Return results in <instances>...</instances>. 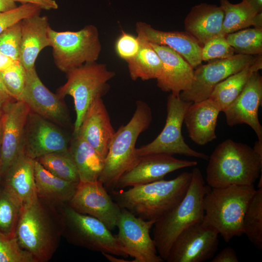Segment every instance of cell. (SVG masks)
<instances>
[{
  "label": "cell",
  "mask_w": 262,
  "mask_h": 262,
  "mask_svg": "<svg viewBox=\"0 0 262 262\" xmlns=\"http://www.w3.org/2000/svg\"><path fill=\"white\" fill-rule=\"evenodd\" d=\"M68 139L55 123L30 111L25 126L23 152L34 160L48 154L68 151Z\"/></svg>",
  "instance_id": "16"
},
{
  "label": "cell",
  "mask_w": 262,
  "mask_h": 262,
  "mask_svg": "<svg viewBox=\"0 0 262 262\" xmlns=\"http://www.w3.org/2000/svg\"><path fill=\"white\" fill-rule=\"evenodd\" d=\"M63 99L46 87L35 66L27 70L26 84L20 100L28 105L31 111L60 126H67L70 116Z\"/></svg>",
  "instance_id": "17"
},
{
  "label": "cell",
  "mask_w": 262,
  "mask_h": 262,
  "mask_svg": "<svg viewBox=\"0 0 262 262\" xmlns=\"http://www.w3.org/2000/svg\"><path fill=\"white\" fill-rule=\"evenodd\" d=\"M67 203L77 212L98 219L111 231L116 227L121 208L98 180L79 182Z\"/></svg>",
  "instance_id": "15"
},
{
  "label": "cell",
  "mask_w": 262,
  "mask_h": 262,
  "mask_svg": "<svg viewBox=\"0 0 262 262\" xmlns=\"http://www.w3.org/2000/svg\"><path fill=\"white\" fill-rule=\"evenodd\" d=\"M258 186V188H262V174H261V177H260V180L259 181Z\"/></svg>",
  "instance_id": "51"
},
{
  "label": "cell",
  "mask_w": 262,
  "mask_h": 262,
  "mask_svg": "<svg viewBox=\"0 0 262 262\" xmlns=\"http://www.w3.org/2000/svg\"><path fill=\"white\" fill-rule=\"evenodd\" d=\"M155 220H147L121 208L116 227L115 236L131 257L132 262H162L158 254L150 230Z\"/></svg>",
  "instance_id": "11"
},
{
  "label": "cell",
  "mask_w": 262,
  "mask_h": 262,
  "mask_svg": "<svg viewBox=\"0 0 262 262\" xmlns=\"http://www.w3.org/2000/svg\"><path fill=\"white\" fill-rule=\"evenodd\" d=\"M14 100L5 88L0 74V110L8 102Z\"/></svg>",
  "instance_id": "44"
},
{
  "label": "cell",
  "mask_w": 262,
  "mask_h": 262,
  "mask_svg": "<svg viewBox=\"0 0 262 262\" xmlns=\"http://www.w3.org/2000/svg\"><path fill=\"white\" fill-rule=\"evenodd\" d=\"M192 172H183L175 178L136 185L128 190L111 191L114 200L143 219L156 221L176 206L185 196Z\"/></svg>",
  "instance_id": "2"
},
{
  "label": "cell",
  "mask_w": 262,
  "mask_h": 262,
  "mask_svg": "<svg viewBox=\"0 0 262 262\" xmlns=\"http://www.w3.org/2000/svg\"><path fill=\"white\" fill-rule=\"evenodd\" d=\"M41 10V8L36 5L26 3L10 11L0 12V34L22 19L40 14Z\"/></svg>",
  "instance_id": "40"
},
{
  "label": "cell",
  "mask_w": 262,
  "mask_h": 262,
  "mask_svg": "<svg viewBox=\"0 0 262 262\" xmlns=\"http://www.w3.org/2000/svg\"><path fill=\"white\" fill-rule=\"evenodd\" d=\"M3 84L10 95L20 100L26 81L27 70L19 61H16L5 70L0 72Z\"/></svg>",
  "instance_id": "35"
},
{
  "label": "cell",
  "mask_w": 262,
  "mask_h": 262,
  "mask_svg": "<svg viewBox=\"0 0 262 262\" xmlns=\"http://www.w3.org/2000/svg\"><path fill=\"white\" fill-rule=\"evenodd\" d=\"M224 12L223 33L227 35L252 26L254 18L259 13L245 1L231 3L228 0H220Z\"/></svg>",
  "instance_id": "31"
},
{
  "label": "cell",
  "mask_w": 262,
  "mask_h": 262,
  "mask_svg": "<svg viewBox=\"0 0 262 262\" xmlns=\"http://www.w3.org/2000/svg\"><path fill=\"white\" fill-rule=\"evenodd\" d=\"M102 254L106 259H107L108 261L111 262H132V261H128V260H124L123 259L118 258V256L114 255L111 254L106 253H103Z\"/></svg>",
  "instance_id": "48"
},
{
  "label": "cell",
  "mask_w": 262,
  "mask_h": 262,
  "mask_svg": "<svg viewBox=\"0 0 262 262\" xmlns=\"http://www.w3.org/2000/svg\"><path fill=\"white\" fill-rule=\"evenodd\" d=\"M66 83L57 90L62 98L69 95L73 98L76 112L73 136L78 135L85 115L92 103L108 91V82L115 76L104 64L86 63L66 73Z\"/></svg>",
  "instance_id": "8"
},
{
  "label": "cell",
  "mask_w": 262,
  "mask_h": 262,
  "mask_svg": "<svg viewBox=\"0 0 262 262\" xmlns=\"http://www.w3.org/2000/svg\"><path fill=\"white\" fill-rule=\"evenodd\" d=\"M30 109L22 100H13L1 110L0 179L23 152L25 126Z\"/></svg>",
  "instance_id": "14"
},
{
  "label": "cell",
  "mask_w": 262,
  "mask_h": 262,
  "mask_svg": "<svg viewBox=\"0 0 262 262\" xmlns=\"http://www.w3.org/2000/svg\"><path fill=\"white\" fill-rule=\"evenodd\" d=\"M15 234L20 246L36 262H46L57 250L62 236L61 218L55 203L37 196L20 211Z\"/></svg>",
  "instance_id": "1"
},
{
  "label": "cell",
  "mask_w": 262,
  "mask_h": 262,
  "mask_svg": "<svg viewBox=\"0 0 262 262\" xmlns=\"http://www.w3.org/2000/svg\"><path fill=\"white\" fill-rule=\"evenodd\" d=\"M256 190L253 184L212 188L204 197L203 221L215 229L226 242L241 236L243 217Z\"/></svg>",
  "instance_id": "6"
},
{
  "label": "cell",
  "mask_w": 262,
  "mask_h": 262,
  "mask_svg": "<svg viewBox=\"0 0 262 262\" xmlns=\"http://www.w3.org/2000/svg\"><path fill=\"white\" fill-rule=\"evenodd\" d=\"M115 132L102 98H96L88 108L77 135L105 159Z\"/></svg>",
  "instance_id": "23"
},
{
  "label": "cell",
  "mask_w": 262,
  "mask_h": 262,
  "mask_svg": "<svg viewBox=\"0 0 262 262\" xmlns=\"http://www.w3.org/2000/svg\"><path fill=\"white\" fill-rule=\"evenodd\" d=\"M20 208L0 186V231L6 235L15 234Z\"/></svg>",
  "instance_id": "37"
},
{
  "label": "cell",
  "mask_w": 262,
  "mask_h": 262,
  "mask_svg": "<svg viewBox=\"0 0 262 262\" xmlns=\"http://www.w3.org/2000/svg\"><path fill=\"white\" fill-rule=\"evenodd\" d=\"M220 111L209 98L192 102L184 118L189 137L198 145H205L216 138L215 128Z\"/></svg>",
  "instance_id": "25"
},
{
  "label": "cell",
  "mask_w": 262,
  "mask_h": 262,
  "mask_svg": "<svg viewBox=\"0 0 262 262\" xmlns=\"http://www.w3.org/2000/svg\"><path fill=\"white\" fill-rule=\"evenodd\" d=\"M256 56L235 54L229 58L200 65L194 70L191 87L181 92L179 95L180 98L192 102L207 99L218 83L252 63Z\"/></svg>",
  "instance_id": "13"
},
{
  "label": "cell",
  "mask_w": 262,
  "mask_h": 262,
  "mask_svg": "<svg viewBox=\"0 0 262 262\" xmlns=\"http://www.w3.org/2000/svg\"><path fill=\"white\" fill-rule=\"evenodd\" d=\"M15 61L7 55L0 52V72H2L14 64Z\"/></svg>",
  "instance_id": "45"
},
{
  "label": "cell",
  "mask_w": 262,
  "mask_h": 262,
  "mask_svg": "<svg viewBox=\"0 0 262 262\" xmlns=\"http://www.w3.org/2000/svg\"><path fill=\"white\" fill-rule=\"evenodd\" d=\"M20 25L19 62L28 70L35 66V62L41 51L50 47L49 35L50 26L48 17L40 14L22 19Z\"/></svg>",
  "instance_id": "24"
},
{
  "label": "cell",
  "mask_w": 262,
  "mask_h": 262,
  "mask_svg": "<svg viewBox=\"0 0 262 262\" xmlns=\"http://www.w3.org/2000/svg\"><path fill=\"white\" fill-rule=\"evenodd\" d=\"M192 102L170 93L167 98L166 118L160 134L150 143L136 148L139 157L153 154H179L208 160L206 154L192 149L185 142L181 129L185 113Z\"/></svg>",
  "instance_id": "10"
},
{
  "label": "cell",
  "mask_w": 262,
  "mask_h": 262,
  "mask_svg": "<svg viewBox=\"0 0 262 262\" xmlns=\"http://www.w3.org/2000/svg\"><path fill=\"white\" fill-rule=\"evenodd\" d=\"M16 7V2L12 0H0V12H6Z\"/></svg>",
  "instance_id": "46"
},
{
  "label": "cell",
  "mask_w": 262,
  "mask_h": 262,
  "mask_svg": "<svg viewBox=\"0 0 262 262\" xmlns=\"http://www.w3.org/2000/svg\"><path fill=\"white\" fill-rule=\"evenodd\" d=\"M262 68V56L257 55L252 63L218 83L208 98L223 112L242 92L251 74Z\"/></svg>",
  "instance_id": "28"
},
{
  "label": "cell",
  "mask_w": 262,
  "mask_h": 262,
  "mask_svg": "<svg viewBox=\"0 0 262 262\" xmlns=\"http://www.w3.org/2000/svg\"><path fill=\"white\" fill-rule=\"evenodd\" d=\"M138 38L140 44L138 52L126 61L130 77L133 81L138 79L143 81L156 79L162 71L161 60L149 42Z\"/></svg>",
  "instance_id": "30"
},
{
  "label": "cell",
  "mask_w": 262,
  "mask_h": 262,
  "mask_svg": "<svg viewBox=\"0 0 262 262\" xmlns=\"http://www.w3.org/2000/svg\"><path fill=\"white\" fill-rule=\"evenodd\" d=\"M1 111L0 110V115L1 114Z\"/></svg>",
  "instance_id": "52"
},
{
  "label": "cell",
  "mask_w": 262,
  "mask_h": 262,
  "mask_svg": "<svg viewBox=\"0 0 262 262\" xmlns=\"http://www.w3.org/2000/svg\"><path fill=\"white\" fill-rule=\"evenodd\" d=\"M68 151L76 167L80 182L98 180L105 159L82 136H73Z\"/></svg>",
  "instance_id": "27"
},
{
  "label": "cell",
  "mask_w": 262,
  "mask_h": 262,
  "mask_svg": "<svg viewBox=\"0 0 262 262\" xmlns=\"http://www.w3.org/2000/svg\"><path fill=\"white\" fill-rule=\"evenodd\" d=\"M137 37L155 44L169 47L182 56L194 68L201 64L202 47L187 32L156 30L146 23L136 24Z\"/></svg>",
  "instance_id": "22"
},
{
  "label": "cell",
  "mask_w": 262,
  "mask_h": 262,
  "mask_svg": "<svg viewBox=\"0 0 262 262\" xmlns=\"http://www.w3.org/2000/svg\"><path fill=\"white\" fill-rule=\"evenodd\" d=\"M34 175L37 196L53 203H67L79 183L62 179L34 160Z\"/></svg>",
  "instance_id": "29"
},
{
  "label": "cell",
  "mask_w": 262,
  "mask_h": 262,
  "mask_svg": "<svg viewBox=\"0 0 262 262\" xmlns=\"http://www.w3.org/2000/svg\"><path fill=\"white\" fill-rule=\"evenodd\" d=\"M149 44L162 63L161 74L156 79L158 87L162 91L174 95H180L181 92L189 89L194 80V68L169 47Z\"/></svg>",
  "instance_id": "20"
},
{
  "label": "cell",
  "mask_w": 262,
  "mask_h": 262,
  "mask_svg": "<svg viewBox=\"0 0 262 262\" xmlns=\"http://www.w3.org/2000/svg\"><path fill=\"white\" fill-rule=\"evenodd\" d=\"M14 2H20L22 4L29 3L36 5L42 10H56L58 4L55 0H12Z\"/></svg>",
  "instance_id": "43"
},
{
  "label": "cell",
  "mask_w": 262,
  "mask_h": 262,
  "mask_svg": "<svg viewBox=\"0 0 262 262\" xmlns=\"http://www.w3.org/2000/svg\"><path fill=\"white\" fill-rule=\"evenodd\" d=\"M250 5L257 12H262V0H242Z\"/></svg>",
  "instance_id": "47"
},
{
  "label": "cell",
  "mask_w": 262,
  "mask_h": 262,
  "mask_svg": "<svg viewBox=\"0 0 262 262\" xmlns=\"http://www.w3.org/2000/svg\"><path fill=\"white\" fill-rule=\"evenodd\" d=\"M252 26L254 28L262 29V12L258 13L255 16Z\"/></svg>",
  "instance_id": "49"
},
{
  "label": "cell",
  "mask_w": 262,
  "mask_h": 262,
  "mask_svg": "<svg viewBox=\"0 0 262 262\" xmlns=\"http://www.w3.org/2000/svg\"><path fill=\"white\" fill-rule=\"evenodd\" d=\"M49 35L54 64L63 72L96 62L99 56L101 46L98 29L93 25L78 31L58 32L50 27Z\"/></svg>",
  "instance_id": "9"
},
{
  "label": "cell",
  "mask_w": 262,
  "mask_h": 262,
  "mask_svg": "<svg viewBox=\"0 0 262 262\" xmlns=\"http://www.w3.org/2000/svg\"><path fill=\"white\" fill-rule=\"evenodd\" d=\"M204 184L200 169L194 167L190 183L183 198L155 221L152 238L158 254L164 261L177 236L189 226L203 220V199L208 191Z\"/></svg>",
  "instance_id": "4"
},
{
  "label": "cell",
  "mask_w": 262,
  "mask_h": 262,
  "mask_svg": "<svg viewBox=\"0 0 262 262\" xmlns=\"http://www.w3.org/2000/svg\"><path fill=\"white\" fill-rule=\"evenodd\" d=\"M218 232L203 220L183 230L173 243L167 262H203L218 250Z\"/></svg>",
  "instance_id": "12"
},
{
  "label": "cell",
  "mask_w": 262,
  "mask_h": 262,
  "mask_svg": "<svg viewBox=\"0 0 262 262\" xmlns=\"http://www.w3.org/2000/svg\"><path fill=\"white\" fill-rule=\"evenodd\" d=\"M235 53L248 55L262 54V29L247 28L226 35Z\"/></svg>",
  "instance_id": "34"
},
{
  "label": "cell",
  "mask_w": 262,
  "mask_h": 262,
  "mask_svg": "<svg viewBox=\"0 0 262 262\" xmlns=\"http://www.w3.org/2000/svg\"><path fill=\"white\" fill-rule=\"evenodd\" d=\"M262 102V77L259 71L253 73L244 89L223 112L228 125L246 124L255 132L262 143V126L258 118V109Z\"/></svg>",
  "instance_id": "19"
},
{
  "label": "cell",
  "mask_w": 262,
  "mask_h": 262,
  "mask_svg": "<svg viewBox=\"0 0 262 262\" xmlns=\"http://www.w3.org/2000/svg\"><path fill=\"white\" fill-rule=\"evenodd\" d=\"M197 164L196 161L178 159L166 154L142 156L133 167L120 177L115 189L161 180L168 173Z\"/></svg>",
  "instance_id": "18"
},
{
  "label": "cell",
  "mask_w": 262,
  "mask_h": 262,
  "mask_svg": "<svg viewBox=\"0 0 262 262\" xmlns=\"http://www.w3.org/2000/svg\"><path fill=\"white\" fill-rule=\"evenodd\" d=\"M1 136H2V117H1V113L0 115V153L1 150Z\"/></svg>",
  "instance_id": "50"
},
{
  "label": "cell",
  "mask_w": 262,
  "mask_h": 262,
  "mask_svg": "<svg viewBox=\"0 0 262 262\" xmlns=\"http://www.w3.org/2000/svg\"><path fill=\"white\" fill-rule=\"evenodd\" d=\"M0 186L20 209L37 196L34 160L23 152L0 179Z\"/></svg>",
  "instance_id": "21"
},
{
  "label": "cell",
  "mask_w": 262,
  "mask_h": 262,
  "mask_svg": "<svg viewBox=\"0 0 262 262\" xmlns=\"http://www.w3.org/2000/svg\"><path fill=\"white\" fill-rule=\"evenodd\" d=\"M55 203L61 218L62 236L69 243L101 253L129 257L115 235L101 221L77 212L67 203Z\"/></svg>",
  "instance_id": "7"
},
{
  "label": "cell",
  "mask_w": 262,
  "mask_h": 262,
  "mask_svg": "<svg viewBox=\"0 0 262 262\" xmlns=\"http://www.w3.org/2000/svg\"><path fill=\"white\" fill-rule=\"evenodd\" d=\"M21 42L20 21L0 34V52L19 61Z\"/></svg>",
  "instance_id": "39"
},
{
  "label": "cell",
  "mask_w": 262,
  "mask_h": 262,
  "mask_svg": "<svg viewBox=\"0 0 262 262\" xmlns=\"http://www.w3.org/2000/svg\"><path fill=\"white\" fill-rule=\"evenodd\" d=\"M140 46L137 36L122 30L115 43V50L118 56L126 62L133 58Z\"/></svg>",
  "instance_id": "41"
},
{
  "label": "cell",
  "mask_w": 262,
  "mask_h": 262,
  "mask_svg": "<svg viewBox=\"0 0 262 262\" xmlns=\"http://www.w3.org/2000/svg\"><path fill=\"white\" fill-rule=\"evenodd\" d=\"M208 160L206 181L212 188L253 184L262 174V155L230 139L219 144Z\"/></svg>",
  "instance_id": "3"
},
{
  "label": "cell",
  "mask_w": 262,
  "mask_h": 262,
  "mask_svg": "<svg viewBox=\"0 0 262 262\" xmlns=\"http://www.w3.org/2000/svg\"><path fill=\"white\" fill-rule=\"evenodd\" d=\"M238 261L235 250L230 246L224 248L210 261L211 262H238Z\"/></svg>",
  "instance_id": "42"
},
{
  "label": "cell",
  "mask_w": 262,
  "mask_h": 262,
  "mask_svg": "<svg viewBox=\"0 0 262 262\" xmlns=\"http://www.w3.org/2000/svg\"><path fill=\"white\" fill-rule=\"evenodd\" d=\"M152 121L151 108L145 102L138 100L130 121L115 131L104 160L98 180L106 189H115L120 177L133 167L140 157L136 153V143L140 134L149 127Z\"/></svg>",
  "instance_id": "5"
},
{
  "label": "cell",
  "mask_w": 262,
  "mask_h": 262,
  "mask_svg": "<svg viewBox=\"0 0 262 262\" xmlns=\"http://www.w3.org/2000/svg\"><path fill=\"white\" fill-rule=\"evenodd\" d=\"M225 34L215 36L203 45L202 61L224 59L235 54L234 49L228 43Z\"/></svg>",
  "instance_id": "38"
},
{
  "label": "cell",
  "mask_w": 262,
  "mask_h": 262,
  "mask_svg": "<svg viewBox=\"0 0 262 262\" xmlns=\"http://www.w3.org/2000/svg\"><path fill=\"white\" fill-rule=\"evenodd\" d=\"M223 19L224 12L220 6L201 3L191 9L184 20V28L186 32L203 45L215 36L224 34Z\"/></svg>",
  "instance_id": "26"
},
{
  "label": "cell",
  "mask_w": 262,
  "mask_h": 262,
  "mask_svg": "<svg viewBox=\"0 0 262 262\" xmlns=\"http://www.w3.org/2000/svg\"><path fill=\"white\" fill-rule=\"evenodd\" d=\"M243 234L258 249H262V188L256 190L243 220Z\"/></svg>",
  "instance_id": "32"
},
{
  "label": "cell",
  "mask_w": 262,
  "mask_h": 262,
  "mask_svg": "<svg viewBox=\"0 0 262 262\" xmlns=\"http://www.w3.org/2000/svg\"><path fill=\"white\" fill-rule=\"evenodd\" d=\"M0 262H36L32 255L19 245L16 234L0 231Z\"/></svg>",
  "instance_id": "36"
},
{
  "label": "cell",
  "mask_w": 262,
  "mask_h": 262,
  "mask_svg": "<svg viewBox=\"0 0 262 262\" xmlns=\"http://www.w3.org/2000/svg\"><path fill=\"white\" fill-rule=\"evenodd\" d=\"M36 160L56 176L67 181L80 182L76 167L69 151L48 154Z\"/></svg>",
  "instance_id": "33"
}]
</instances>
